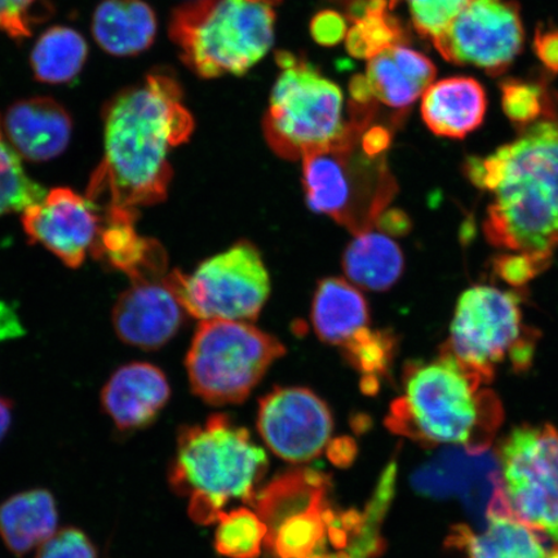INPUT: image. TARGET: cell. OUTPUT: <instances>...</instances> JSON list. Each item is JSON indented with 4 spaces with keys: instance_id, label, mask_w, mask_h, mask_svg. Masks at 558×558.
Listing matches in <instances>:
<instances>
[{
    "instance_id": "1",
    "label": "cell",
    "mask_w": 558,
    "mask_h": 558,
    "mask_svg": "<svg viewBox=\"0 0 558 558\" xmlns=\"http://www.w3.org/2000/svg\"><path fill=\"white\" fill-rule=\"evenodd\" d=\"M102 162L87 199L97 208L134 209L167 197L170 150L191 137L194 123L170 76L151 74L117 95L105 110Z\"/></svg>"
},
{
    "instance_id": "2",
    "label": "cell",
    "mask_w": 558,
    "mask_h": 558,
    "mask_svg": "<svg viewBox=\"0 0 558 558\" xmlns=\"http://www.w3.org/2000/svg\"><path fill=\"white\" fill-rule=\"evenodd\" d=\"M472 183L493 194L488 242L513 253L553 255L558 247V121L527 125L486 158H471Z\"/></svg>"
},
{
    "instance_id": "3",
    "label": "cell",
    "mask_w": 558,
    "mask_h": 558,
    "mask_svg": "<svg viewBox=\"0 0 558 558\" xmlns=\"http://www.w3.org/2000/svg\"><path fill=\"white\" fill-rule=\"evenodd\" d=\"M486 384L442 348L438 359L404 367L403 392L390 404L386 425L424 448L486 452L504 422L498 396Z\"/></svg>"
},
{
    "instance_id": "4",
    "label": "cell",
    "mask_w": 558,
    "mask_h": 558,
    "mask_svg": "<svg viewBox=\"0 0 558 558\" xmlns=\"http://www.w3.org/2000/svg\"><path fill=\"white\" fill-rule=\"evenodd\" d=\"M267 469V453L248 430L218 414L180 430L169 483L174 493L190 497L191 518L211 525L229 501L253 505Z\"/></svg>"
},
{
    "instance_id": "5",
    "label": "cell",
    "mask_w": 558,
    "mask_h": 558,
    "mask_svg": "<svg viewBox=\"0 0 558 558\" xmlns=\"http://www.w3.org/2000/svg\"><path fill=\"white\" fill-rule=\"evenodd\" d=\"M278 76L264 131L277 155L298 159L340 148L364 135L372 114L360 110L344 121L343 93L311 62L294 54H277Z\"/></svg>"
},
{
    "instance_id": "6",
    "label": "cell",
    "mask_w": 558,
    "mask_h": 558,
    "mask_svg": "<svg viewBox=\"0 0 558 558\" xmlns=\"http://www.w3.org/2000/svg\"><path fill=\"white\" fill-rule=\"evenodd\" d=\"M277 0H197L174 11L171 38L185 64L204 78L242 75L275 39Z\"/></svg>"
},
{
    "instance_id": "7",
    "label": "cell",
    "mask_w": 558,
    "mask_h": 558,
    "mask_svg": "<svg viewBox=\"0 0 558 558\" xmlns=\"http://www.w3.org/2000/svg\"><path fill=\"white\" fill-rule=\"evenodd\" d=\"M286 349L242 320H201L186 355L192 390L207 403H241Z\"/></svg>"
},
{
    "instance_id": "8",
    "label": "cell",
    "mask_w": 558,
    "mask_h": 558,
    "mask_svg": "<svg viewBox=\"0 0 558 558\" xmlns=\"http://www.w3.org/2000/svg\"><path fill=\"white\" fill-rule=\"evenodd\" d=\"M538 331L522 323L520 298L492 286H474L460 296L444 349L490 384L506 359L515 372L532 364Z\"/></svg>"
},
{
    "instance_id": "9",
    "label": "cell",
    "mask_w": 558,
    "mask_h": 558,
    "mask_svg": "<svg viewBox=\"0 0 558 558\" xmlns=\"http://www.w3.org/2000/svg\"><path fill=\"white\" fill-rule=\"evenodd\" d=\"M303 184L313 211L330 216L354 235L373 229L396 191L383 159L366 155L361 138L304 157Z\"/></svg>"
},
{
    "instance_id": "10",
    "label": "cell",
    "mask_w": 558,
    "mask_h": 558,
    "mask_svg": "<svg viewBox=\"0 0 558 558\" xmlns=\"http://www.w3.org/2000/svg\"><path fill=\"white\" fill-rule=\"evenodd\" d=\"M166 281L185 312L199 320H254L270 292L263 257L247 241L209 257L193 275L173 270Z\"/></svg>"
},
{
    "instance_id": "11",
    "label": "cell",
    "mask_w": 558,
    "mask_h": 558,
    "mask_svg": "<svg viewBox=\"0 0 558 558\" xmlns=\"http://www.w3.org/2000/svg\"><path fill=\"white\" fill-rule=\"evenodd\" d=\"M497 457L509 511L558 547V430L523 424L501 441Z\"/></svg>"
},
{
    "instance_id": "12",
    "label": "cell",
    "mask_w": 558,
    "mask_h": 558,
    "mask_svg": "<svg viewBox=\"0 0 558 558\" xmlns=\"http://www.w3.org/2000/svg\"><path fill=\"white\" fill-rule=\"evenodd\" d=\"M523 37L520 7L513 0H471L434 45L451 64L499 75L518 58Z\"/></svg>"
},
{
    "instance_id": "13",
    "label": "cell",
    "mask_w": 558,
    "mask_h": 558,
    "mask_svg": "<svg viewBox=\"0 0 558 558\" xmlns=\"http://www.w3.org/2000/svg\"><path fill=\"white\" fill-rule=\"evenodd\" d=\"M257 429L277 457L306 463L329 444L333 421L329 407L312 390L276 388L260 401Z\"/></svg>"
},
{
    "instance_id": "14",
    "label": "cell",
    "mask_w": 558,
    "mask_h": 558,
    "mask_svg": "<svg viewBox=\"0 0 558 558\" xmlns=\"http://www.w3.org/2000/svg\"><path fill=\"white\" fill-rule=\"evenodd\" d=\"M417 493L432 498H458L484 520L507 509L497 456L445 450L417 469L411 477Z\"/></svg>"
},
{
    "instance_id": "15",
    "label": "cell",
    "mask_w": 558,
    "mask_h": 558,
    "mask_svg": "<svg viewBox=\"0 0 558 558\" xmlns=\"http://www.w3.org/2000/svg\"><path fill=\"white\" fill-rule=\"evenodd\" d=\"M93 202L69 187H56L23 211L25 233L33 243L59 257L69 268H80L99 235L102 216Z\"/></svg>"
},
{
    "instance_id": "16",
    "label": "cell",
    "mask_w": 558,
    "mask_h": 558,
    "mask_svg": "<svg viewBox=\"0 0 558 558\" xmlns=\"http://www.w3.org/2000/svg\"><path fill=\"white\" fill-rule=\"evenodd\" d=\"M166 276L134 281L118 298L113 325L124 343L155 351L169 343L180 330L186 312Z\"/></svg>"
},
{
    "instance_id": "17",
    "label": "cell",
    "mask_w": 558,
    "mask_h": 558,
    "mask_svg": "<svg viewBox=\"0 0 558 558\" xmlns=\"http://www.w3.org/2000/svg\"><path fill=\"white\" fill-rule=\"evenodd\" d=\"M170 396V384L162 369L134 362L110 376L102 389L101 404L116 428L131 434L155 423Z\"/></svg>"
},
{
    "instance_id": "18",
    "label": "cell",
    "mask_w": 558,
    "mask_h": 558,
    "mask_svg": "<svg viewBox=\"0 0 558 558\" xmlns=\"http://www.w3.org/2000/svg\"><path fill=\"white\" fill-rule=\"evenodd\" d=\"M72 129V118L65 108L50 97L16 102L4 118V131L12 149L31 162H46L62 155Z\"/></svg>"
},
{
    "instance_id": "19",
    "label": "cell",
    "mask_w": 558,
    "mask_h": 558,
    "mask_svg": "<svg viewBox=\"0 0 558 558\" xmlns=\"http://www.w3.org/2000/svg\"><path fill=\"white\" fill-rule=\"evenodd\" d=\"M137 216L134 209H105L90 253L111 268L123 271L132 282L162 278L167 275L166 251L158 241L138 235Z\"/></svg>"
},
{
    "instance_id": "20",
    "label": "cell",
    "mask_w": 558,
    "mask_h": 558,
    "mask_svg": "<svg viewBox=\"0 0 558 558\" xmlns=\"http://www.w3.org/2000/svg\"><path fill=\"white\" fill-rule=\"evenodd\" d=\"M446 547L464 558H558V547L547 536L512 513L488 514L486 527L480 532L469 525L453 526Z\"/></svg>"
},
{
    "instance_id": "21",
    "label": "cell",
    "mask_w": 558,
    "mask_h": 558,
    "mask_svg": "<svg viewBox=\"0 0 558 558\" xmlns=\"http://www.w3.org/2000/svg\"><path fill=\"white\" fill-rule=\"evenodd\" d=\"M486 109L485 89L470 76L432 83L423 94V121L437 136L464 138L483 124Z\"/></svg>"
},
{
    "instance_id": "22",
    "label": "cell",
    "mask_w": 558,
    "mask_h": 558,
    "mask_svg": "<svg viewBox=\"0 0 558 558\" xmlns=\"http://www.w3.org/2000/svg\"><path fill=\"white\" fill-rule=\"evenodd\" d=\"M435 76L428 58L399 44L369 59L364 80L372 99L402 109L416 101Z\"/></svg>"
},
{
    "instance_id": "23",
    "label": "cell",
    "mask_w": 558,
    "mask_h": 558,
    "mask_svg": "<svg viewBox=\"0 0 558 558\" xmlns=\"http://www.w3.org/2000/svg\"><path fill=\"white\" fill-rule=\"evenodd\" d=\"M59 513L53 495L34 488L13 495L0 506V535L11 553L24 557L56 533Z\"/></svg>"
},
{
    "instance_id": "24",
    "label": "cell",
    "mask_w": 558,
    "mask_h": 558,
    "mask_svg": "<svg viewBox=\"0 0 558 558\" xmlns=\"http://www.w3.org/2000/svg\"><path fill=\"white\" fill-rule=\"evenodd\" d=\"M93 33L110 54H137L155 41L157 19L143 0H104L95 11Z\"/></svg>"
},
{
    "instance_id": "25",
    "label": "cell",
    "mask_w": 558,
    "mask_h": 558,
    "mask_svg": "<svg viewBox=\"0 0 558 558\" xmlns=\"http://www.w3.org/2000/svg\"><path fill=\"white\" fill-rule=\"evenodd\" d=\"M312 324L325 343L343 345L355 332L368 325V306L364 295L343 278L319 282L312 304Z\"/></svg>"
},
{
    "instance_id": "26",
    "label": "cell",
    "mask_w": 558,
    "mask_h": 558,
    "mask_svg": "<svg viewBox=\"0 0 558 558\" xmlns=\"http://www.w3.org/2000/svg\"><path fill=\"white\" fill-rule=\"evenodd\" d=\"M349 281L369 291H386L399 281L403 271L402 251L389 235L369 229L355 234L343 255Z\"/></svg>"
},
{
    "instance_id": "27",
    "label": "cell",
    "mask_w": 558,
    "mask_h": 558,
    "mask_svg": "<svg viewBox=\"0 0 558 558\" xmlns=\"http://www.w3.org/2000/svg\"><path fill=\"white\" fill-rule=\"evenodd\" d=\"M333 519L327 500L296 509L267 526L264 548L275 558H310L324 553Z\"/></svg>"
},
{
    "instance_id": "28",
    "label": "cell",
    "mask_w": 558,
    "mask_h": 558,
    "mask_svg": "<svg viewBox=\"0 0 558 558\" xmlns=\"http://www.w3.org/2000/svg\"><path fill=\"white\" fill-rule=\"evenodd\" d=\"M88 47L78 32L54 26L38 39L32 53V68L39 82L62 85L72 82L85 65Z\"/></svg>"
},
{
    "instance_id": "29",
    "label": "cell",
    "mask_w": 558,
    "mask_h": 558,
    "mask_svg": "<svg viewBox=\"0 0 558 558\" xmlns=\"http://www.w3.org/2000/svg\"><path fill=\"white\" fill-rule=\"evenodd\" d=\"M353 26L347 34V48L355 58L374 56L399 45L402 31L386 0H362L352 11Z\"/></svg>"
},
{
    "instance_id": "30",
    "label": "cell",
    "mask_w": 558,
    "mask_h": 558,
    "mask_svg": "<svg viewBox=\"0 0 558 558\" xmlns=\"http://www.w3.org/2000/svg\"><path fill=\"white\" fill-rule=\"evenodd\" d=\"M215 533V548L228 558H257L262 555L268 529L248 508L222 512Z\"/></svg>"
},
{
    "instance_id": "31",
    "label": "cell",
    "mask_w": 558,
    "mask_h": 558,
    "mask_svg": "<svg viewBox=\"0 0 558 558\" xmlns=\"http://www.w3.org/2000/svg\"><path fill=\"white\" fill-rule=\"evenodd\" d=\"M46 197L44 187L27 177L0 131V216L25 211Z\"/></svg>"
},
{
    "instance_id": "32",
    "label": "cell",
    "mask_w": 558,
    "mask_h": 558,
    "mask_svg": "<svg viewBox=\"0 0 558 558\" xmlns=\"http://www.w3.org/2000/svg\"><path fill=\"white\" fill-rule=\"evenodd\" d=\"M396 340L392 332L369 330L368 327L355 332L341 348L344 357L364 378L378 379L388 372L393 360Z\"/></svg>"
},
{
    "instance_id": "33",
    "label": "cell",
    "mask_w": 558,
    "mask_h": 558,
    "mask_svg": "<svg viewBox=\"0 0 558 558\" xmlns=\"http://www.w3.org/2000/svg\"><path fill=\"white\" fill-rule=\"evenodd\" d=\"M501 107L509 121L521 128L548 116V94L538 83L508 80L501 83Z\"/></svg>"
},
{
    "instance_id": "34",
    "label": "cell",
    "mask_w": 558,
    "mask_h": 558,
    "mask_svg": "<svg viewBox=\"0 0 558 558\" xmlns=\"http://www.w3.org/2000/svg\"><path fill=\"white\" fill-rule=\"evenodd\" d=\"M471 0H390L392 11L400 3L408 5L416 32L434 41L452 23Z\"/></svg>"
},
{
    "instance_id": "35",
    "label": "cell",
    "mask_w": 558,
    "mask_h": 558,
    "mask_svg": "<svg viewBox=\"0 0 558 558\" xmlns=\"http://www.w3.org/2000/svg\"><path fill=\"white\" fill-rule=\"evenodd\" d=\"M553 255L514 253L500 255L495 260V274L505 282L521 288L548 268Z\"/></svg>"
},
{
    "instance_id": "36",
    "label": "cell",
    "mask_w": 558,
    "mask_h": 558,
    "mask_svg": "<svg viewBox=\"0 0 558 558\" xmlns=\"http://www.w3.org/2000/svg\"><path fill=\"white\" fill-rule=\"evenodd\" d=\"M35 558H99V553L85 532L66 527L40 544Z\"/></svg>"
},
{
    "instance_id": "37",
    "label": "cell",
    "mask_w": 558,
    "mask_h": 558,
    "mask_svg": "<svg viewBox=\"0 0 558 558\" xmlns=\"http://www.w3.org/2000/svg\"><path fill=\"white\" fill-rule=\"evenodd\" d=\"M40 0H0V32L13 39H24L32 34L35 4Z\"/></svg>"
},
{
    "instance_id": "38",
    "label": "cell",
    "mask_w": 558,
    "mask_h": 558,
    "mask_svg": "<svg viewBox=\"0 0 558 558\" xmlns=\"http://www.w3.org/2000/svg\"><path fill=\"white\" fill-rule=\"evenodd\" d=\"M312 37L319 45L333 46L345 37L347 25L343 17L333 11L318 13L311 24Z\"/></svg>"
},
{
    "instance_id": "39",
    "label": "cell",
    "mask_w": 558,
    "mask_h": 558,
    "mask_svg": "<svg viewBox=\"0 0 558 558\" xmlns=\"http://www.w3.org/2000/svg\"><path fill=\"white\" fill-rule=\"evenodd\" d=\"M534 51L550 73H558V29L539 25L534 37Z\"/></svg>"
},
{
    "instance_id": "40",
    "label": "cell",
    "mask_w": 558,
    "mask_h": 558,
    "mask_svg": "<svg viewBox=\"0 0 558 558\" xmlns=\"http://www.w3.org/2000/svg\"><path fill=\"white\" fill-rule=\"evenodd\" d=\"M375 226L387 235H402L410 230L408 216L400 209H386L376 220Z\"/></svg>"
},
{
    "instance_id": "41",
    "label": "cell",
    "mask_w": 558,
    "mask_h": 558,
    "mask_svg": "<svg viewBox=\"0 0 558 558\" xmlns=\"http://www.w3.org/2000/svg\"><path fill=\"white\" fill-rule=\"evenodd\" d=\"M390 143V135L386 129L374 128L366 130L361 137L362 149L366 155L372 157H380L386 151Z\"/></svg>"
},
{
    "instance_id": "42",
    "label": "cell",
    "mask_w": 558,
    "mask_h": 558,
    "mask_svg": "<svg viewBox=\"0 0 558 558\" xmlns=\"http://www.w3.org/2000/svg\"><path fill=\"white\" fill-rule=\"evenodd\" d=\"M330 459L338 465H345L352 462L355 453V446L352 439L338 438L337 441L330 444Z\"/></svg>"
},
{
    "instance_id": "43",
    "label": "cell",
    "mask_w": 558,
    "mask_h": 558,
    "mask_svg": "<svg viewBox=\"0 0 558 558\" xmlns=\"http://www.w3.org/2000/svg\"><path fill=\"white\" fill-rule=\"evenodd\" d=\"M20 330L21 327L15 314L0 304V339L13 337V335L20 333Z\"/></svg>"
},
{
    "instance_id": "44",
    "label": "cell",
    "mask_w": 558,
    "mask_h": 558,
    "mask_svg": "<svg viewBox=\"0 0 558 558\" xmlns=\"http://www.w3.org/2000/svg\"><path fill=\"white\" fill-rule=\"evenodd\" d=\"M13 404L10 400L0 396V442L11 428Z\"/></svg>"
},
{
    "instance_id": "45",
    "label": "cell",
    "mask_w": 558,
    "mask_h": 558,
    "mask_svg": "<svg viewBox=\"0 0 558 558\" xmlns=\"http://www.w3.org/2000/svg\"><path fill=\"white\" fill-rule=\"evenodd\" d=\"M333 558H354V557H352L351 555H348L347 553H341V550H339L338 554L333 555Z\"/></svg>"
},
{
    "instance_id": "46",
    "label": "cell",
    "mask_w": 558,
    "mask_h": 558,
    "mask_svg": "<svg viewBox=\"0 0 558 558\" xmlns=\"http://www.w3.org/2000/svg\"><path fill=\"white\" fill-rule=\"evenodd\" d=\"M277 2H278V0H277Z\"/></svg>"
}]
</instances>
